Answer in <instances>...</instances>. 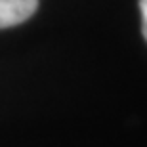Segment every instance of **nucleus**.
<instances>
[{
    "label": "nucleus",
    "instance_id": "obj_2",
    "mask_svg": "<svg viewBox=\"0 0 147 147\" xmlns=\"http://www.w3.org/2000/svg\"><path fill=\"white\" fill-rule=\"evenodd\" d=\"M140 11H142V34L147 40V0H140Z\"/></svg>",
    "mask_w": 147,
    "mask_h": 147
},
{
    "label": "nucleus",
    "instance_id": "obj_1",
    "mask_svg": "<svg viewBox=\"0 0 147 147\" xmlns=\"http://www.w3.org/2000/svg\"><path fill=\"white\" fill-rule=\"evenodd\" d=\"M38 8V0H0V29L27 21Z\"/></svg>",
    "mask_w": 147,
    "mask_h": 147
}]
</instances>
